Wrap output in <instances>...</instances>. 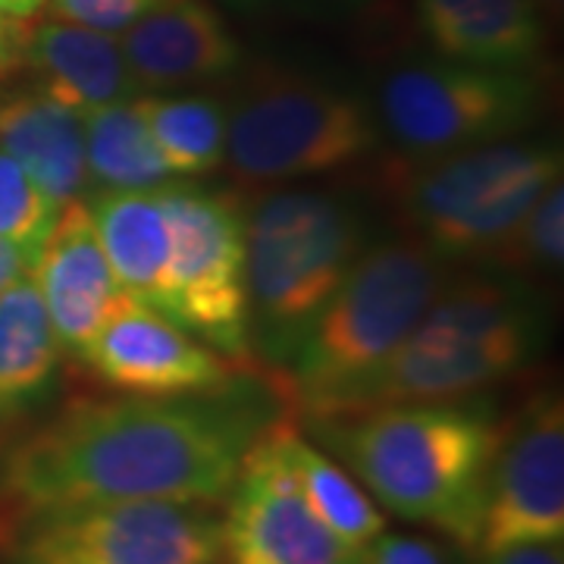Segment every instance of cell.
I'll list each match as a JSON object with an SVG mask.
<instances>
[{"mask_svg": "<svg viewBox=\"0 0 564 564\" xmlns=\"http://www.w3.org/2000/svg\"><path fill=\"white\" fill-rule=\"evenodd\" d=\"M261 426L204 395H85L0 462V524L82 505H223Z\"/></svg>", "mask_w": 564, "mask_h": 564, "instance_id": "obj_1", "label": "cell"}, {"mask_svg": "<svg viewBox=\"0 0 564 564\" xmlns=\"http://www.w3.org/2000/svg\"><path fill=\"white\" fill-rule=\"evenodd\" d=\"M345 470L402 521L477 552L486 480L502 423L462 402L377 404L317 421Z\"/></svg>", "mask_w": 564, "mask_h": 564, "instance_id": "obj_2", "label": "cell"}, {"mask_svg": "<svg viewBox=\"0 0 564 564\" xmlns=\"http://www.w3.org/2000/svg\"><path fill=\"white\" fill-rule=\"evenodd\" d=\"M443 258L417 239L361 251L273 373L292 414H343L443 292Z\"/></svg>", "mask_w": 564, "mask_h": 564, "instance_id": "obj_3", "label": "cell"}, {"mask_svg": "<svg viewBox=\"0 0 564 564\" xmlns=\"http://www.w3.org/2000/svg\"><path fill=\"white\" fill-rule=\"evenodd\" d=\"M533 343V311L518 292L484 280L443 285L343 414L377 404L464 402L511 377L530 358Z\"/></svg>", "mask_w": 564, "mask_h": 564, "instance_id": "obj_4", "label": "cell"}, {"mask_svg": "<svg viewBox=\"0 0 564 564\" xmlns=\"http://www.w3.org/2000/svg\"><path fill=\"white\" fill-rule=\"evenodd\" d=\"M248 336L282 361L361 254L355 210L326 192L276 188L242 207Z\"/></svg>", "mask_w": 564, "mask_h": 564, "instance_id": "obj_5", "label": "cell"}, {"mask_svg": "<svg viewBox=\"0 0 564 564\" xmlns=\"http://www.w3.org/2000/svg\"><path fill=\"white\" fill-rule=\"evenodd\" d=\"M562 166L555 148L502 139L392 166L389 182L417 242L440 258L499 263Z\"/></svg>", "mask_w": 564, "mask_h": 564, "instance_id": "obj_6", "label": "cell"}, {"mask_svg": "<svg viewBox=\"0 0 564 564\" xmlns=\"http://www.w3.org/2000/svg\"><path fill=\"white\" fill-rule=\"evenodd\" d=\"M373 110L333 85L273 76L226 110L223 166L239 185L336 173L377 148Z\"/></svg>", "mask_w": 564, "mask_h": 564, "instance_id": "obj_7", "label": "cell"}, {"mask_svg": "<svg viewBox=\"0 0 564 564\" xmlns=\"http://www.w3.org/2000/svg\"><path fill=\"white\" fill-rule=\"evenodd\" d=\"M220 505H82L0 524L3 564H220Z\"/></svg>", "mask_w": 564, "mask_h": 564, "instance_id": "obj_8", "label": "cell"}, {"mask_svg": "<svg viewBox=\"0 0 564 564\" xmlns=\"http://www.w3.org/2000/svg\"><path fill=\"white\" fill-rule=\"evenodd\" d=\"M536 113L524 69L467 63H417L395 69L380 88L377 117L411 161L443 158L502 141Z\"/></svg>", "mask_w": 564, "mask_h": 564, "instance_id": "obj_9", "label": "cell"}, {"mask_svg": "<svg viewBox=\"0 0 564 564\" xmlns=\"http://www.w3.org/2000/svg\"><path fill=\"white\" fill-rule=\"evenodd\" d=\"M161 192L170 229V282L163 311L204 343L248 358L242 204L220 192L170 182Z\"/></svg>", "mask_w": 564, "mask_h": 564, "instance_id": "obj_10", "label": "cell"}, {"mask_svg": "<svg viewBox=\"0 0 564 564\" xmlns=\"http://www.w3.org/2000/svg\"><path fill=\"white\" fill-rule=\"evenodd\" d=\"M220 543L226 564H367L364 545L333 533L304 502L282 458L276 421L245 448L223 499Z\"/></svg>", "mask_w": 564, "mask_h": 564, "instance_id": "obj_11", "label": "cell"}, {"mask_svg": "<svg viewBox=\"0 0 564 564\" xmlns=\"http://www.w3.org/2000/svg\"><path fill=\"white\" fill-rule=\"evenodd\" d=\"M91 373L117 392L182 399L220 395L248 364L198 339L154 304L126 295L101 333L79 355Z\"/></svg>", "mask_w": 564, "mask_h": 564, "instance_id": "obj_12", "label": "cell"}, {"mask_svg": "<svg viewBox=\"0 0 564 564\" xmlns=\"http://www.w3.org/2000/svg\"><path fill=\"white\" fill-rule=\"evenodd\" d=\"M564 540V411L540 395L502 426L486 480L477 555L508 545Z\"/></svg>", "mask_w": 564, "mask_h": 564, "instance_id": "obj_13", "label": "cell"}, {"mask_svg": "<svg viewBox=\"0 0 564 564\" xmlns=\"http://www.w3.org/2000/svg\"><path fill=\"white\" fill-rule=\"evenodd\" d=\"M32 280L63 351L76 355L91 345L113 307L126 299L85 202L61 207L35 254Z\"/></svg>", "mask_w": 564, "mask_h": 564, "instance_id": "obj_14", "label": "cell"}, {"mask_svg": "<svg viewBox=\"0 0 564 564\" xmlns=\"http://www.w3.org/2000/svg\"><path fill=\"white\" fill-rule=\"evenodd\" d=\"M120 47L141 91L214 82L242 61V44L207 0H163L122 32Z\"/></svg>", "mask_w": 564, "mask_h": 564, "instance_id": "obj_15", "label": "cell"}, {"mask_svg": "<svg viewBox=\"0 0 564 564\" xmlns=\"http://www.w3.org/2000/svg\"><path fill=\"white\" fill-rule=\"evenodd\" d=\"M22 69L35 79V91L73 110L132 101L141 95L139 82L122 57L120 35L76 22H29Z\"/></svg>", "mask_w": 564, "mask_h": 564, "instance_id": "obj_16", "label": "cell"}, {"mask_svg": "<svg viewBox=\"0 0 564 564\" xmlns=\"http://www.w3.org/2000/svg\"><path fill=\"white\" fill-rule=\"evenodd\" d=\"M426 41L445 61L489 69H527L543 51L536 0H417Z\"/></svg>", "mask_w": 564, "mask_h": 564, "instance_id": "obj_17", "label": "cell"}, {"mask_svg": "<svg viewBox=\"0 0 564 564\" xmlns=\"http://www.w3.org/2000/svg\"><path fill=\"white\" fill-rule=\"evenodd\" d=\"M0 148L57 207L82 202L91 185L82 110L54 101L35 88L0 98Z\"/></svg>", "mask_w": 564, "mask_h": 564, "instance_id": "obj_18", "label": "cell"}, {"mask_svg": "<svg viewBox=\"0 0 564 564\" xmlns=\"http://www.w3.org/2000/svg\"><path fill=\"white\" fill-rule=\"evenodd\" d=\"M85 204L122 292L163 311L170 282V229L161 192L101 188Z\"/></svg>", "mask_w": 564, "mask_h": 564, "instance_id": "obj_19", "label": "cell"}, {"mask_svg": "<svg viewBox=\"0 0 564 564\" xmlns=\"http://www.w3.org/2000/svg\"><path fill=\"white\" fill-rule=\"evenodd\" d=\"M61 361L63 345L29 273L0 292V426L51 392Z\"/></svg>", "mask_w": 564, "mask_h": 564, "instance_id": "obj_20", "label": "cell"}, {"mask_svg": "<svg viewBox=\"0 0 564 564\" xmlns=\"http://www.w3.org/2000/svg\"><path fill=\"white\" fill-rule=\"evenodd\" d=\"M276 436H280L282 458L289 464L295 486L302 489L304 502L321 518L323 524L343 540L355 545H367L373 536L386 530V514L380 505L370 499L343 464H336L329 455H323L317 445H311L302 436V426L295 414L276 421Z\"/></svg>", "mask_w": 564, "mask_h": 564, "instance_id": "obj_21", "label": "cell"}, {"mask_svg": "<svg viewBox=\"0 0 564 564\" xmlns=\"http://www.w3.org/2000/svg\"><path fill=\"white\" fill-rule=\"evenodd\" d=\"M82 122L91 185L110 192H154L176 180L135 98L88 107L82 110Z\"/></svg>", "mask_w": 564, "mask_h": 564, "instance_id": "obj_22", "label": "cell"}, {"mask_svg": "<svg viewBox=\"0 0 564 564\" xmlns=\"http://www.w3.org/2000/svg\"><path fill=\"white\" fill-rule=\"evenodd\" d=\"M141 117L176 176H204L223 166L226 107L207 95L135 98Z\"/></svg>", "mask_w": 564, "mask_h": 564, "instance_id": "obj_23", "label": "cell"}, {"mask_svg": "<svg viewBox=\"0 0 564 564\" xmlns=\"http://www.w3.org/2000/svg\"><path fill=\"white\" fill-rule=\"evenodd\" d=\"M61 207L0 148V239L39 254Z\"/></svg>", "mask_w": 564, "mask_h": 564, "instance_id": "obj_24", "label": "cell"}, {"mask_svg": "<svg viewBox=\"0 0 564 564\" xmlns=\"http://www.w3.org/2000/svg\"><path fill=\"white\" fill-rule=\"evenodd\" d=\"M514 270H562L564 263V182L558 180L530 207V214L499 258Z\"/></svg>", "mask_w": 564, "mask_h": 564, "instance_id": "obj_25", "label": "cell"}, {"mask_svg": "<svg viewBox=\"0 0 564 564\" xmlns=\"http://www.w3.org/2000/svg\"><path fill=\"white\" fill-rule=\"evenodd\" d=\"M161 3L163 0H47L44 10L54 20L76 22L107 35H122L132 22H139Z\"/></svg>", "mask_w": 564, "mask_h": 564, "instance_id": "obj_26", "label": "cell"}, {"mask_svg": "<svg viewBox=\"0 0 564 564\" xmlns=\"http://www.w3.org/2000/svg\"><path fill=\"white\" fill-rule=\"evenodd\" d=\"M367 564H452L443 545L426 536L408 533H380L364 545Z\"/></svg>", "mask_w": 564, "mask_h": 564, "instance_id": "obj_27", "label": "cell"}, {"mask_svg": "<svg viewBox=\"0 0 564 564\" xmlns=\"http://www.w3.org/2000/svg\"><path fill=\"white\" fill-rule=\"evenodd\" d=\"M480 564H564V549L562 540L508 545V549H499V552L480 555Z\"/></svg>", "mask_w": 564, "mask_h": 564, "instance_id": "obj_28", "label": "cell"}, {"mask_svg": "<svg viewBox=\"0 0 564 564\" xmlns=\"http://www.w3.org/2000/svg\"><path fill=\"white\" fill-rule=\"evenodd\" d=\"M32 20H13L0 13V79H10L22 69V47Z\"/></svg>", "mask_w": 564, "mask_h": 564, "instance_id": "obj_29", "label": "cell"}, {"mask_svg": "<svg viewBox=\"0 0 564 564\" xmlns=\"http://www.w3.org/2000/svg\"><path fill=\"white\" fill-rule=\"evenodd\" d=\"M32 263H35V254L25 251L20 245L7 242L0 239V292H7L10 285L22 276L32 273Z\"/></svg>", "mask_w": 564, "mask_h": 564, "instance_id": "obj_30", "label": "cell"}, {"mask_svg": "<svg viewBox=\"0 0 564 564\" xmlns=\"http://www.w3.org/2000/svg\"><path fill=\"white\" fill-rule=\"evenodd\" d=\"M47 0H0V13L13 20H35L44 13Z\"/></svg>", "mask_w": 564, "mask_h": 564, "instance_id": "obj_31", "label": "cell"}, {"mask_svg": "<svg viewBox=\"0 0 564 564\" xmlns=\"http://www.w3.org/2000/svg\"><path fill=\"white\" fill-rule=\"evenodd\" d=\"M536 7H540V13H545V17H562L564 0H536Z\"/></svg>", "mask_w": 564, "mask_h": 564, "instance_id": "obj_32", "label": "cell"}]
</instances>
